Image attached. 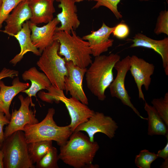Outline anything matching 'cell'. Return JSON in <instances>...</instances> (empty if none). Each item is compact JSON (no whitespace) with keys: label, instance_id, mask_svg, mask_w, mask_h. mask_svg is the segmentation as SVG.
<instances>
[{"label":"cell","instance_id":"cell-1","mask_svg":"<svg viewBox=\"0 0 168 168\" xmlns=\"http://www.w3.org/2000/svg\"><path fill=\"white\" fill-rule=\"evenodd\" d=\"M59 159L74 168H97L92 162L100 147L81 131H74L63 145L60 147Z\"/></svg>","mask_w":168,"mask_h":168},{"label":"cell","instance_id":"cell-2","mask_svg":"<svg viewBox=\"0 0 168 168\" xmlns=\"http://www.w3.org/2000/svg\"><path fill=\"white\" fill-rule=\"evenodd\" d=\"M120 59V56L117 54L100 55L95 57L87 69L85 75L87 87L98 100L105 99V90L114 79L113 68Z\"/></svg>","mask_w":168,"mask_h":168},{"label":"cell","instance_id":"cell-3","mask_svg":"<svg viewBox=\"0 0 168 168\" xmlns=\"http://www.w3.org/2000/svg\"><path fill=\"white\" fill-rule=\"evenodd\" d=\"M54 40L59 42L58 54L64 57L66 62L71 61L82 68H86L92 63L89 43L77 35L74 30L71 33L56 31Z\"/></svg>","mask_w":168,"mask_h":168},{"label":"cell","instance_id":"cell-4","mask_svg":"<svg viewBox=\"0 0 168 168\" xmlns=\"http://www.w3.org/2000/svg\"><path fill=\"white\" fill-rule=\"evenodd\" d=\"M53 108H49L40 122L25 126L23 131L28 143L41 141H54L60 147L64 144L72 133L69 125L59 126L54 121Z\"/></svg>","mask_w":168,"mask_h":168},{"label":"cell","instance_id":"cell-5","mask_svg":"<svg viewBox=\"0 0 168 168\" xmlns=\"http://www.w3.org/2000/svg\"><path fill=\"white\" fill-rule=\"evenodd\" d=\"M24 132L16 131L5 138L1 149L5 168H35L30 157Z\"/></svg>","mask_w":168,"mask_h":168},{"label":"cell","instance_id":"cell-6","mask_svg":"<svg viewBox=\"0 0 168 168\" xmlns=\"http://www.w3.org/2000/svg\"><path fill=\"white\" fill-rule=\"evenodd\" d=\"M59 44L54 40L42 52L36 64L52 85L65 90L64 78L68 75L66 61L58 53Z\"/></svg>","mask_w":168,"mask_h":168},{"label":"cell","instance_id":"cell-7","mask_svg":"<svg viewBox=\"0 0 168 168\" xmlns=\"http://www.w3.org/2000/svg\"><path fill=\"white\" fill-rule=\"evenodd\" d=\"M130 56L128 55L121 60H120L115 64L114 68L116 70V77L109 87L111 96L119 99L124 105L130 108L140 118L147 120V118L141 116L131 101L125 87V81L128 72L130 67Z\"/></svg>","mask_w":168,"mask_h":168},{"label":"cell","instance_id":"cell-8","mask_svg":"<svg viewBox=\"0 0 168 168\" xmlns=\"http://www.w3.org/2000/svg\"><path fill=\"white\" fill-rule=\"evenodd\" d=\"M118 127L110 116L102 112H95L86 121L78 126L74 131L86 132L90 141L93 142L94 135L98 133H103L111 139L115 136Z\"/></svg>","mask_w":168,"mask_h":168},{"label":"cell","instance_id":"cell-9","mask_svg":"<svg viewBox=\"0 0 168 168\" xmlns=\"http://www.w3.org/2000/svg\"><path fill=\"white\" fill-rule=\"evenodd\" d=\"M18 98L20 106L18 110H12L9 123L6 127L4 132V138L16 131H23L27 124H33L39 122L35 112L30 108V104H33L31 97L28 96L25 98L20 95Z\"/></svg>","mask_w":168,"mask_h":168},{"label":"cell","instance_id":"cell-10","mask_svg":"<svg viewBox=\"0 0 168 168\" xmlns=\"http://www.w3.org/2000/svg\"><path fill=\"white\" fill-rule=\"evenodd\" d=\"M68 75L64 78L66 94L68 92L72 97L79 100L82 103L88 105V99L83 90L82 81L87 68H82L71 61L66 62Z\"/></svg>","mask_w":168,"mask_h":168},{"label":"cell","instance_id":"cell-11","mask_svg":"<svg viewBox=\"0 0 168 168\" xmlns=\"http://www.w3.org/2000/svg\"><path fill=\"white\" fill-rule=\"evenodd\" d=\"M130 61L129 71L138 88L139 98L145 101L142 87L143 86L146 91L149 90L151 82V76L154 72L155 66L153 64L135 55L130 57Z\"/></svg>","mask_w":168,"mask_h":168},{"label":"cell","instance_id":"cell-12","mask_svg":"<svg viewBox=\"0 0 168 168\" xmlns=\"http://www.w3.org/2000/svg\"><path fill=\"white\" fill-rule=\"evenodd\" d=\"M58 100L65 104L68 111L71 120L68 125L72 132L78 126L86 121L95 113L94 110L76 98L72 97L67 98L64 93L58 96Z\"/></svg>","mask_w":168,"mask_h":168},{"label":"cell","instance_id":"cell-13","mask_svg":"<svg viewBox=\"0 0 168 168\" xmlns=\"http://www.w3.org/2000/svg\"><path fill=\"white\" fill-rule=\"evenodd\" d=\"M114 26L109 27L103 22L101 27L97 30L84 36L82 39L89 43L92 55L96 57L108 51L112 46L114 40L110 38Z\"/></svg>","mask_w":168,"mask_h":168},{"label":"cell","instance_id":"cell-14","mask_svg":"<svg viewBox=\"0 0 168 168\" xmlns=\"http://www.w3.org/2000/svg\"><path fill=\"white\" fill-rule=\"evenodd\" d=\"M31 30L30 37L33 44L41 54L47 47L54 42V36L59 22L56 17L41 27L28 21Z\"/></svg>","mask_w":168,"mask_h":168},{"label":"cell","instance_id":"cell-15","mask_svg":"<svg viewBox=\"0 0 168 168\" xmlns=\"http://www.w3.org/2000/svg\"><path fill=\"white\" fill-rule=\"evenodd\" d=\"M59 2L58 7L61 12L56 16L61 25L57 27L56 31H63L71 33L77 28L80 24L77 13V8L74 0H56Z\"/></svg>","mask_w":168,"mask_h":168},{"label":"cell","instance_id":"cell-16","mask_svg":"<svg viewBox=\"0 0 168 168\" xmlns=\"http://www.w3.org/2000/svg\"><path fill=\"white\" fill-rule=\"evenodd\" d=\"M130 47H142L152 49L161 56L166 75H168V38L160 40L153 39L141 33L136 34Z\"/></svg>","mask_w":168,"mask_h":168},{"label":"cell","instance_id":"cell-17","mask_svg":"<svg viewBox=\"0 0 168 168\" xmlns=\"http://www.w3.org/2000/svg\"><path fill=\"white\" fill-rule=\"evenodd\" d=\"M31 16L28 0L21 2L5 20L6 25L3 32L10 36L16 34L21 29L25 21L30 19Z\"/></svg>","mask_w":168,"mask_h":168},{"label":"cell","instance_id":"cell-18","mask_svg":"<svg viewBox=\"0 0 168 168\" xmlns=\"http://www.w3.org/2000/svg\"><path fill=\"white\" fill-rule=\"evenodd\" d=\"M30 86L29 83L21 82L18 77L14 79L11 86H6L2 81H0V110L4 112L10 120L11 114L9 108L13 99Z\"/></svg>","mask_w":168,"mask_h":168},{"label":"cell","instance_id":"cell-19","mask_svg":"<svg viewBox=\"0 0 168 168\" xmlns=\"http://www.w3.org/2000/svg\"><path fill=\"white\" fill-rule=\"evenodd\" d=\"M54 0H28L31 10V17L29 21L36 25L47 24L54 18L55 12L54 5Z\"/></svg>","mask_w":168,"mask_h":168},{"label":"cell","instance_id":"cell-20","mask_svg":"<svg viewBox=\"0 0 168 168\" xmlns=\"http://www.w3.org/2000/svg\"><path fill=\"white\" fill-rule=\"evenodd\" d=\"M31 30L28 21L25 22L21 29L17 33L11 35L16 39L20 44L21 50L10 61L13 65H16L28 52H31L37 56H40L41 54L38 49L33 44L30 37Z\"/></svg>","mask_w":168,"mask_h":168},{"label":"cell","instance_id":"cell-21","mask_svg":"<svg viewBox=\"0 0 168 168\" xmlns=\"http://www.w3.org/2000/svg\"><path fill=\"white\" fill-rule=\"evenodd\" d=\"M22 78L25 81L30 80L31 82L29 87L22 92L26 93L28 96L36 97L37 93L42 89H47L52 84L47 76L39 72L34 67L25 71L22 74Z\"/></svg>","mask_w":168,"mask_h":168},{"label":"cell","instance_id":"cell-22","mask_svg":"<svg viewBox=\"0 0 168 168\" xmlns=\"http://www.w3.org/2000/svg\"><path fill=\"white\" fill-rule=\"evenodd\" d=\"M144 109L148 115V135L151 136L162 135L165 136L168 135V127L158 114L154 107L145 102Z\"/></svg>","mask_w":168,"mask_h":168},{"label":"cell","instance_id":"cell-23","mask_svg":"<svg viewBox=\"0 0 168 168\" xmlns=\"http://www.w3.org/2000/svg\"><path fill=\"white\" fill-rule=\"evenodd\" d=\"M52 147V141H41L28 143V153L33 164L39 161Z\"/></svg>","mask_w":168,"mask_h":168},{"label":"cell","instance_id":"cell-24","mask_svg":"<svg viewBox=\"0 0 168 168\" xmlns=\"http://www.w3.org/2000/svg\"><path fill=\"white\" fill-rule=\"evenodd\" d=\"M59 159L57 149L53 146L49 151L36 163L37 168H58V161Z\"/></svg>","mask_w":168,"mask_h":168},{"label":"cell","instance_id":"cell-25","mask_svg":"<svg viewBox=\"0 0 168 168\" xmlns=\"http://www.w3.org/2000/svg\"><path fill=\"white\" fill-rule=\"evenodd\" d=\"M152 106L168 127V92L163 97L153 99L151 101Z\"/></svg>","mask_w":168,"mask_h":168},{"label":"cell","instance_id":"cell-26","mask_svg":"<svg viewBox=\"0 0 168 168\" xmlns=\"http://www.w3.org/2000/svg\"><path fill=\"white\" fill-rule=\"evenodd\" d=\"M157 158L156 154L144 149L136 156L134 162L136 166L139 168H150L152 163Z\"/></svg>","mask_w":168,"mask_h":168},{"label":"cell","instance_id":"cell-27","mask_svg":"<svg viewBox=\"0 0 168 168\" xmlns=\"http://www.w3.org/2000/svg\"><path fill=\"white\" fill-rule=\"evenodd\" d=\"M25 0H2L0 10V31L3 22L10 13L21 2Z\"/></svg>","mask_w":168,"mask_h":168},{"label":"cell","instance_id":"cell-28","mask_svg":"<svg viewBox=\"0 0 168 168\" xmlns=\"http://www.w3.org/2000/svg\"><path fill=\"white\" fill-rule=\"evenodd\" d=\"M155 33L158 35L163 33L168 35V11L165 10L161 11L157 17Z\"/></svg>","mask_w":168,"mask_h":168},{"label":"cell","instance_id":"cell-29","mask_svg":"<svg viewBox=\"0 0 168 168\" xmlns=\"http://www.w3.org/2000/svg\"><path fill=\"white\" fill-rule=\"evenodd\" d=\"M121 0H98L92 9H97L101 6L105 7L110 9L116 18L119 19L122 17V15L118 9V5ZM147 1V0H141Z\"/></svg>","mask_w":168,"mask_h":168},{"label":"cell","instance_id":"cell-30","mask_svg":"<svg viewBox=\"0 0 168 168\" xmlns=\"http://www.w3.org/2000/svg\"><path fill=\"white\" fill-rule=\"evenodd\" d=\"M129 33L128 26L125 23L121 22L114 26L112 33L117 38L122 40L127 38Z\"/></svg>","mask_w":168,"mask_h":168},{"label":"cell","instance_id":"cell-31","mask_svg":"<svg viewBox=\"0 0 168 168\" xmlns=\"http://www.w3.org/2000/svg\"><path fill=\"white\" fill-rule=\"evenodd\" d=\"M10 120L5 115V113L0 110V143L2 144L4 140L3 128L5 125H8Z\"/></svg>","mask_w":168,"mask_h":168},{"label":"cell","instance_id":"cell-32","mask_svg":"<svg viewBox=\"0 0 168 168\" xmlns=\"http://www.w3.org/2000/svg\"><path fill=\"white\" fill-rule=\"evenodd\" d=\"M19 72L16 70L4 68L0 72V81L4 78L9 77L12 78L18 77Z\"/></svg>","mask_w":168,"mask_h":168},{"label":"cell","instance_id":"cell-33","mask_svg":"<svg viewBox=\"0 0 168 168\" xmlns=\"http://www.w3.org/2000/svg\"><path fill=\"white\" fill-rule=\"evenodd\" d=\"M166 137L167 142L166 146L163 149L159 150L156 154L158 158H161L164 160L168 158V135Z\"/></svg>","mask_w":168,"mask_h":168},{"label":"cell","instance_id":"cell-34","mask_svg":"<svg viewBox=\"0 0 168 168\" xmlns=\"http://www.w3.org/2000/svg\"><path fill=\"white\" fill-rule=\"evenodd\" d=\"M4 154L2 151L0 149V168H4L3 159Z\"/></svg>","mask_w":168,"mask_h":168},{"label":"cell","instance_id":"cell-35","mask_svg":"<svg viewBox=\"0 0 168 168\" xmlns=\"http://www.w3.org/2000/svg\"><path fill=\"white\" fill-rule=\"evenodd\" d=\"M162 168H168V158L165 160V161L162 163L160 166Z\"/></svg>","mask_w":168,"mask_h":168},{"label":"cell","instance_id":"cell-36","mask_svg":"<svg viewBox=\"0 0 168 168\" xmlns=\"http://www.w3.org/2000/svg\"><path fill=\"white\" fill-rule=\"evenodd\" d=\"M76 2H80L84 1H91L96 2L98 0H74Z\"/></svg>","mask_w":168,"mask_h":168},{"label":"cell","instance_id":"cell-37","mask_svg":"<svg viewBox=\"0 0 168 168\" xmlns=\"http://www.w3.org/2000/svg\"><path fill=\"white\" fill-rule=\"evenodd\" d=\"M2 0H0V10L2 5Z\"/></svg>","mask_w":168,"mask_h":168},{"label":"cell","instance_id":"cell-38","mask_svg":"<svg viewBox=\"0 0 168 168\" xmlns=\"http://www.w3.org/2000/svg\"><path fill=\"white\" fill-rule=\"evenodd\" d=\"M2 144L0 143V149H1V147Z\"/></svg>","mask_w":168,"mask_h":168},{"label":"cell","instance_id":"cell-39","mask_svg":"<svg viewBox=\"0 0 168 168\" xmlns=\"http://www.w3.org/2000/svg\"></svg>","mask_w":168,"mask_h":168}]
</instances>
